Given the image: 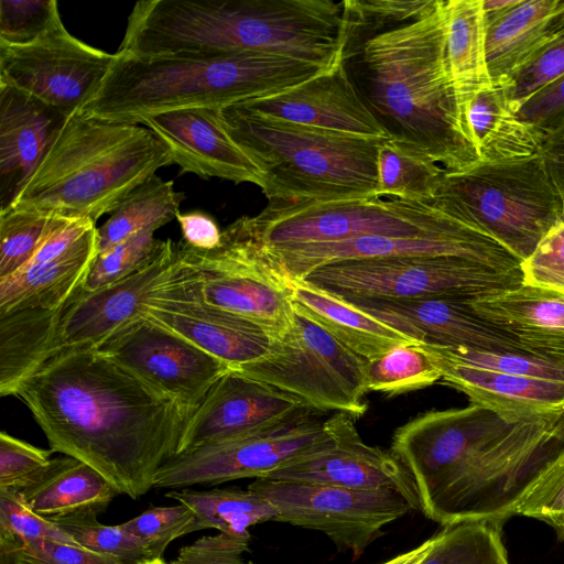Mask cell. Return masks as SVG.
Instances as JSON below:
<instances>
[{"label": "cell", "instance_id": "obj_1", "mask_svg": "<svg viewBox=\"0 0 564 564\" xmlns=\"http://www.w3.org/2000/svg\"><path fill=\"white\" fill-rule=\"evenodd\" d=\"M12 395L29 408L53 453L88 464L131 499L153 488L178 454L196 411L98 349L41 366Z\"/></svg>", "mask_w": 564, "mask_h": 564}, {"label": "cell", "instance_id": "obj_2", "mask_svg": "<svg viewBox=\"0 0 564 564\" xmlns=\"http://www.w3.org/2000/svg\"><path fill=\"white\" fill-rule=\"evenodd\" d=\"M340 62L390 139L447 172L480 161L448 64L444 0L416 19L378 30L345 20Z\"/></svg>", "mask_w": 564, "mask_h": 564}, {"label": "cell", "instance_id": "obj_3", "mask_svg": "<svg viewBox=\"0 0 564 564\" xmlns=\"http://www.w3.org/2000/svg\"><path fill=\"white\" fill-rule=\"evenodd\" d=\"M344 32V1L141 0L118 52L138 57L264 52L329 70L340 62Z\"/></svg>", "mask_w": 564, "mask_h": 564}, {"label": "cell", "instance_id": "obj_4", "mask_svg": "<svg viewBox=\"0 0 564 564\" xmlns=\"http://www.w3.org/2000/svg\"><path fill=\"white\" fill-rule=\"evenodd\" d=\"M323 72L318 65L264 52L147 57L118 53L99 89L79 112L139 124L166 111L221 109L275 95Z\"/></svg>", "mask_w": 564, "mask_h": 564}, {"label": "cell", "instance_id": "obj_5", "mask_svg": "<svg viewBox=\"0 0 564 564\" xmlns=\"http://www.w3.org/2000/svg\"><path fill=\"white\" fill-rule=\"evenodd\" d=\"M171 164V151L149 128L76 112L10 208L96 224Z\"/></svg>", "mask_w": 564, "mask_h": 564}, {"label": "cell", "instance_id": "obj_6", "mask_svg": "<svg viewBox=\"0 0 564 564\" xmlns=\"http://www.w3.org/2000/svg\"><path fill=\"white\" fill-rule=\"evenodd\" d=\"M220 116L232 139L263 171L261 189L269 200L378 196L377 158L383 139L293 124L237 105L221 108Z\"/></svg>", "mask_w": 564, "mask_h": 564}, {"label": "cell", "instance_id": "obj_7", "mask_svg": "<svg viewBox=\"0 0 564 564\" xmlns=\"http://www.w3.org/2000/svg\"><path fill=\"white\" fill-rule=\"evenodd\" d=\"M177 260L167 239L163 252L143 270L97 291L84 282L59 307L0 314V394L41 366L77 351L98 349L121 327L143 314L153 292Z\"/></svg>", "mask_w": 564, "mask_h": 564}, {"label": "cell", "instance_id": "obj_8", "mask_svg": "<svg viewBox=\"0 0 564 564\" xmlns=\"http://www.w3.org/2000/svg\"><path fill=\"white\" fill-rule=\"evenodd\" d=\"M430 204L488 234L520 261L564 215L563 197L541 153L445 171Z\"/></svg>", "mask_w": 564, "mask_h": 564}, {"label": "cell", "instance_id": "obj_9", "mask_svg": "<svg viewBox=\"0 0 564 564\" xmlns=\"http://www.w3.org/2000/svg\"><path fill=\"white\" fill-rule=\"evenodd\" d=\"M229 227L260 246L330 242L368 236L471 237L486 234L432 204L384 196L325 203L269 200L259 214L240 217Z\"/></svg>", "mask_w": 564, "mask_h": 564}, {"label": "cell", "instance_id": "obj_10", "mask_svg": "<svg viewBox=\"0 0 564 564\" xmlns=\"http://www.w3.org/2000/svg\"><path fill=\"white\" fill-rule=\"evenodd\" d=\"M167 283L199 303L231 312L262 325L279 337L292 325L293 281L259 253L225 231L209 251L183 241Z\"/></svg>", "mask_w": 564, "mask_h": 564}, {"label": "cell", "instance_id": "obj_11", "mask_svg": "<svg viewBox=\"0 0 564 564\" xmlns=\"http://www.w3.org/2000/svg\"><path fill=\"white\" fill-rule=\"evenodd\" d=\"M293 307L291 327L272 338L270 351L236 371L297 398L308 410L364 415L367 359Z\"/></svg>", "mask_w": 564, "mask_h": 564}, {"label": "cell", "instance_id": "obj_12", "mask_svg": "<svg viewBox=\"0 0 564 564\" xmlns=\"http://www.w3.org/2000/svg\"><path fill=\"white\" fill-rule=\"evenodd\" d=\"M303 280L341 299H480L522 285V273L460 257L406 256L334 262Z\"/></svg>", "mask_w": 564, "mask_h": 564}, {"label": "cell", "instance_id": "obj_13", "mask_svg": "<svg viewBox=\"0 0 564 564\" xmlns=\"http://www.w3.org/2000/svg\"><path fill=\"white\" fill-rule=\"evenodd\" d=\"M248 490L269 501L274 521L324 533L341 551L359 557L382 529L412 510L390 489L359 490L258 478Z\"/></svg>", "mask_w": 564, "mask_h": 564}, {"label": "cell", "instance_id": "obj_14", "mask_svg": "<svg viewBox=\"0 0 564 564\" xmlns=\"http://www.w3.org/2000/svg\"><path fill=\"white\" fill-rule=\"evenodd\" d=\"M334 441L328 422L308 409L269 430L221 443L204 445L169 459L153 488L217 485L242 478H265L272 471Z\"/></svg>", "mask_w": 564, "mask_h": 564}, {"label": "cell", "instance_id": "obj_15", "mask_svg": "<svg viewBox=\"0 0 564 564\" xmlns=\"http://www.w3.org/2000/svg\"><path fill=\"white\" fill-rule=\"evenodd\" d=\"M117 57V52L107 53L78 40L59 20L32 42L0 44V84L69 117L96 94Z\"/></svg>", "mask_w": 564, "mask_h": 564}, {"label": "cell", "instance_id": "obj_16", "mask_svg": "<svg viewBox=\"0 0 564 564\" xmlns=\"http://www.w3.org/2000/svg\"><path fill=\"white\" fill-rule=\"evenodd\" d=\"M228 230L291 280H303L312 271L334 262L389 257H460L502 271H518L521 263L487 234L471 237L368 236L330 242L260 246L245 239L229 226Z\"/></svg>", "mask_w": 564, "mask_h": 564}, {"label": "cell", "instance_id": "obj_17", "mask_svg": "<svg viewBox=\"0 0 564 564\" xmlns=\"http://www.w3.org/2000/svg\"><path fill=\"white\" fill-rule=\"evenodd\" d=\"M98 350L194 410L230 370L224 361L143 314L117 330Z\"/></svg>", "mask_w": 564, "mask_h": 564}, {"label": "cell", "instance_id": "obj_18", "mask_svg": "<svg viewBox=\"0 0 564 564\" xmlns=\"http://www.w3.org/2000/svg\"><path fill=\"white\" fill-rule=\"evenodd\" d=\"M327 420L334 432L332 444L292 460L265 478L359 490L390 489L400 494L412 510L422 512L415 484L392 453L366 444L352 416L337 412Z\"/></svg>", "mask_w": 564, "mask_h": 564}, {"label": "cell", "instance_id": "obj_19", "mask_svg": "<svg viewBox=\"0 0 564 564\" xmlns=\"http://www.w3.org/2000/svg\"><path fill=\"white\" fill-rule=\"evenodd\" d=\"M344 300L420 344L532 355L513 336L477 313L473 299Z\"/></svg>", "mask_w": 564, "mask_h": 564}, {"label": "cell", "instance_id": "obj_20", "mask_svg": "<svg viewBox=\"0 0 564 564\" xmlns=\"http://www.w3.org/2000/svg\"><path fill=\"white\" fill-rule=\"evenodd\" d=\"M305 409L297 398L230 369L192 415L178 454L269 430Z\"/></svg>", "mask_w": 564, "mask_h": 564}, {"label": "cell", "instance_id": "obj_21", "mask_svg": "<svg viewBox=\"0 0 564 564\" xmlns=\"http://www.w3.org/2000/svg\"><path fill=\"white\" fill-rule=\"evenodd\" d=\"M166 280L148 300L143 316L224 361L231 370L270 351L272 336L262 325L192 300Z\"/></svg>", "mask_w": 564, "mask_h": 564}, {"label": "cell", "instance_id": "obj_22", "mask_svg": "<svg viewBox=\"0 0 564 564\" xmlns=\"http://www.w3.org/2000/svg\"><path fill=\"white\" fill-rule=\"evenodd\" d=\"M171 151L181 172L218 177L234 183L264 185V173L232 139L218 108H186L158 113L140 121Z\"/></svg>", "mask_w": 564, "mask_h": 564}, {"label": "cell", "instance_id": "obj_23", "mask_svg": "<svg viewBox=\"0 0 564 564\" xmlns=\"http://www.w3.org/2000/svg\"><path fill=\"white\" fill-rule=\"evenodd\" d=\"M235 105L293 124L390 139L361 99L341 62L291 89Z\"/></svg>", "mask_w": 564, "mask_h": 564}, {"label": "cell", "instance_id": "obj_24", "mask_svg": "<svg viewBox=\"0 0 564 564\" xmlns=\"http://www.w3.org/2000/svg\"><path fill=\"white\" fill-rule=\"evenodd\" d=\"M67 118L55 107L0 84V212L11 207Z\"/></svg>", "mask_w": 564, "mask_h": 564}, {"label": "cell", "instance_id": "obj_25", "mask_svg": "<svg viewBox=\"0 0 564 564\" xmlns=\"http://www.w3.org/2000/svg\"><path fill=\"white\" fill-rule=\"evenodd\" d=\"M446 384L465 393L509 423L558 419L564 415V382L485 370L448 360L426 348Z\"/></svg>", "mask_w": 564, "mask_h": 564}, {"label": "cell", "instance_id": "obj_26", "mask_svg": "<svg viewBox=\"0 0 564 564\" xmlns=\"http://www.w3.org/2000/svg\"><path fill=\"white\" fill-rule=\"evenodd\" d=\"M486 24L489 77L501 86L564 31V0H519Z\"/></svg>", "mask_w": 564, "mask_h": 564}, {"label": "cell", "instance_id": "obj_27", "mask_svg": "<svg viewBox=\"0 0 564 564\" xmlns=\"http://www.w3.org/2000/svg\"><path fill=\"white\" fill-rule=\"evenodd\" d=\"M470 302L530 354L564 366V296L522 284Z\"/></svg>", "mask_w": 564, "mask_h": 564}, {"label": "cell", "instance_id": "obj_28", "mask_svg": "<svg viewBox=\"0 0 564 564\" xmlns=\"http://www.w3.org/2000/svg\"><path fill=\"white\" fill-rule=\"evenodd\" d=\"M98 253L97 226L65 254L31 263L0 280V314L55 310L80 285Z\"/></svg>", "mask_w": 564, "mask_h": 564}, {"label": "cell", "instance_id": "obj_29", "mask_svg": "<svg viewBox=\"0 0 564 564\" xmlns=\"http://www.w3.org/2000/svg\"><path fill=\"white\" fill-rule=\"evenodd\" d=\"M292 281L293 305L367 360L401 345L420 344L341 297L304 280Z\"/></svg>", "mask_w": 564, "mask_h": 564}, {"label": "cell", "instance_id": "obj_30", "mask_svg": "<svg viewBox=\"0 0 564 564\" xmlns=\"http://www.w3.org/2000/svg\"><path fill=\"white\" fill-rule=\"evenodd\" d=\"M19 491L29 507L43 517L88 509L101 512L119 495L100 473L67 455L51 459Z\"/></svg>", "mask_w": 564, "mask_h": 564}, {"label": "cell", "instance_id": "obj_31", "mask_svg": "<svg viewBox=\"0 0 564 564\" xmlns=\"http://www.w3.org/2000/svg\"><path fill=\"white\" fill-rule=\"evenodd\" d=\"M467 118L480 161H518L542 151L546 137L517 115L501 86L490 85L477 91Z\"/></svg>", "mask_w": 564, "mask_h": 564}, {"label": "cell", "instance_id": "obj_32", "mask_svg": "<svg viewBox=\"0 0 564 564\" xmlns=\"http://www.w3.org/2000/svg\"><path fill=\"white\" fill-rule=\"evenodd\" d=\"M447 58L467 115L473 97L491 84L486 62L482 0H444Z\"/></svg>", "mask_w": 564, "mask_h": 564}, {"label": "cell", "instance_id": "obj_33", "mask_svg": "<svg viewBox=\"0 0 564 564\" xmlns=\"http://www.w3.org/2000/svg\"><path fill=\"white\" fill-rule=\"evenodd\" d=\"M165 496L193 511L195 520L192 532L212 528L228 534L243 535L250 533V527L274 521L276 517L269 501L248 489H183L169 491Z\"/></svg>", "mask_w": 564, "mask_h": 564}, {"label": "cell", "instance_id": "obj_34", "mask_svg": "<svg viewBox=\"0 0 564 564\" xmlns=\"http://www.w3.org/2000/svg\"><path fill=\"white\" fill-rule=\"evenodd\" d=\"M173 184V181H164L154 174L132 191L97 228L98 252L135 234L154 232L176 218L184 195L176 192Z\"/></svg>", "mask_w": 564, "mask_h": 564}, {"label": "cell", "instance_id": "obj_35", "mask_svg": "<svg viewBox=\"0 0 564 564\" xmlns=\"http://www.w3.org/2000/svg\"><path fill=\"white\" fill-rule=\"evenodd\" d=\"M378 196L430 204L445 170L431 156L405 143L387 139L378 150Z\"/></svg>", "mask_w": 564, "mask_h": 564}, {"label": "cell", "instance_id": "obj_36", "mask_svg": "<svg viewBox=\"0 0 564 564\" xmlns=\"http://www.w3.org/2000/svg\"><path fill=\"white\" fill-rule=\"evenodd\" d=\"M364 378L367 392L395 397L427 388L441 380L442 376L420 344H410L368 359Z\"/></svg>", "mask_w": 564, "mask_h": 564}, {"label": "cell", "instance_id": "obj_37", "mask_svg": "<svg viewBox=\"0 0 564 564\" xmlns=\"http://www.w3.org/2000/svg\"><path fill=\"white\" fill-rule=\"evenodd\" d=\"M501 530L502 523L491 521L443 527L421 564H510Z\"/></svg>", "mask_w": 564, "mask_h": 564}, {"label": "cell", "instance_id": "obj_38", "mask_svg": "<svg viewBox=\"0 0 564 564\" xmlns=\"http://www.w3.org/2000/svg\"><path fill=\"white\" fill-rule=\"evenodd\" d=\"M66 219L34 210L0 212V280L26 267L47 236Z\"/></svg>", "mask_w": 564, "mask_h": 564}, {"label": "cell", "instance_id": "obj_39", "mask_svg": "<svg viewBox=\"0 0 564 564\" xmlns=\"http://www.w3.org/2000/svg\"><path fill=\"white\" fill-rule=\"evenodd\" d=\"M97 510L88 509L65 516L47 517L79 546L110 555L129 563L153 560L147 545L120 524L106 525L98 521Z\"/></svg>", "mask_w": 564, "mask_h": 564}, {"label": "cell", "instance_id": "obj_40", "mask_svg": "<svg viewBox=\"0 0 564 564\" xmlns=\"http://www.w3.org/2000/svg\"><path fill=\"white\" fill-rule=\"evenodd\" d=\"M166 242L156 239L153 231H143L98 252L84 280V290L97 291L138 273L158 259Z\"/></svg>", "mask_w": 564, "mask_h": 564}, {"label": "cell", "instance_id": "obj_41", "mask_svg": "<svg viewBox=\"0 0 564 564\" xmlns=\"http://www.w3.org/2000/svg\"><path fill=\"white\" fill-rule=\"evenodd\" d=\"M43 540L76 544L47 517L34 512L19 490L0 489V551Z\"/></svg>", "mask_w": 564, "mask_h": 564}, {"label": "cell", "instance_id": "obj_42", "mask_svg": "<svg viewBox=\"0 0 564 564\" xmlns=\"http://www.w3.org/2000/svg\"><path fill=\"white\" fill-rule=\"evenodd\" d=\"M424 348L458 364L509 375L564 382V366L538 356L475 350L421 344Z\"/></svg>", "mask_w": 564, "mask_h": 564}, {"label": "cell", "instance_id": "obj_43", "mask_svg": "<svg viewBox=\"0 0 564 564\" xmlns=\"http://www.w3.org/2000/svg\"><path fill=\"white\" fill-rule=\"evenodd\" d=\"M59 20L55 0H1L0 44L32 42Z\"/></svg>", "mask_w": 564, "mask_h": 564}, {"label": "cell", "instance_id": "obj_44", "mask_svg": "<svg viewBox=\"0 0 564 564\" xmlns=\"http://www.w3.org/2000/svg\"><path fill=\"white\" fill-rule=\"evenodd\" d=\"M194 520L193 511L178 503L172 507H152L120 525L142 541L152 557L158 558L173 540L192 532Z\"/></svg>", "mask_w": 564, "mask_h": 564}, {"label": "cell", "instance_id": "obj_45", "mask_svg": "<svg viewBox=\"0 0 564 564\" xmlns=\"http://www.w3.org/2000/svg\"><path fill=\"white\" fill-rule=\"evenodd\" d=\"M522 284L564 296V221L552 228L520 263Z\"/></svg>", "mask_w": 564, "mask_h": 564}, {"label": "cell", "instance_id": "obj_46", "mask_svg": "<svg viewBox=\"0 0 564 564\" xmlns=\"http://www.w3.org/2000/svg\"><path fill=\"white\" fill-rule=\"evenodd\" d=\"M564 75V31L501 87L514 109Z\"/></svg>", "mask_w": 564, "mask_h": 564}, {"label": "cell", "instance_id": "obj_47", "mask_svg": "<svg viewBox=\"0 0 564 564\" xmlns=\"http://www.w3.org/2000/svg\"><path fill=\"white\" fill-rule=\"evenodd\" d=\"M516 516L554 525L564 521V448L519 501Z\"/></svg>", "mask_w": 564, "mask_h": 564}, {"label": "cell", "instance_id": "obj_48", "mask_svg": "<svg viewBox=\"0 0 564 564\" xmlns=\"http://www.w3.org/2000/svg\"><path fill=\"white\" fill-rule=\"evenodd\" d=\"M96 553L77 544L36 541L0 551V564H144Z\"/></svg>", "mask_w": 564, "mask_h": 564}, {"label": "cell", "instance_id": "obj_49", "mask_svg": "<svg viewBox=\"0 0 564 564\" xmlns=\"http://www.w3.org/2000/svg\"><path fill=\"white\" fill-rule=\"evenodd\" d=\"M43 449L4 431L0 433V489H21L51 462Z\"/></svg>", "mask_w": 564, "mask_h": 564}, {"label": "cell", "instance_id": "obj_50", "mask_svg": "<svg viewBox=\"0 0 564 564\" xmlns=\"http://www.w3.org/2000/svg\"><path fill=\"white\" fill-rule=\"evenodd\" d=\"M251 534L234 535L219 532L203 536L182 547L170 564H242Z\"/></svg>", "mask_w": 564, "mask_h": 564}, {"label": "cell", "instance_id": "obj_51", "mask_svg": "<svg viewBox=\"0 0 564 564\" xmlns=\"http://www.w3.org/2000/svg\"><path fill=\"white\" fill-rule=\"evenodd\" d=\"M545 137L564 127V75L525 100L516 111Z\"/></svg>", "mask_w": 564, "mask_h": 564}, {"label": "cell", "instance_id": "obj_52", "mask_svg": "<svg viewBox=\"0 0 564 564\" xmlns=\"http://www.w3.org/2000/svg\"><path fill=\"white\" fill-rule=\"evenodd\" d=\"M176 220L181 227L182 241L187 246L204 251L220 246L223 231L209 215L203 212L178 213Z\"/></svg>", "mask_w": 564, "mask_h": 564}, {"label": "cell", "instance_id": "obj_53", "mask_svg": "<svg viewBox=\"0 0 564 564\" xmlns=\"http://www.w3.org/2000/svg\"><path fill=\"white\" fill-rule=\"evenodd\" d=\"M541 155L564 200V127L545 138Z\"/></svg>", "mask_w": 564, "mask_h": 564}, {"label": "cell", "instance_id": "obj_54", "mask_svg": "<svg viewBox=\"0 0 564 564\" xmlns=\"http://www.w3.org/2000/svg\"><path fill=\"white\" fill-rule=\"evenodd\" d=\"M436 542L435 534L417 545L416 547L397 555L382 564H421L433 550Z\"/></svg>", "mask_w": 564, "mask_h": 564}, {"label": "cell", "instance_id": "obj_55", "mask_svg": "<svg viewBox=\"0 0 564 564\" xmlns=\"http://www.w3.org/2000/svg\"><path fill=\"white\" fill-rule=\"evenodd\" d=\"M519 0H482L486 19L494 18L513 7Z\"/></svg>", "mask_w": 564, "mask_h": 564}, {"label": "cell", "instance_id": "obj_56", "mask_svg": "<svg viewBox=\"0 0 564 564\" xmlns=\"http://www.w3.org/2000/svg\"><path fill=\"white\" fill-rule=\"evenodd\" d=\"M553 528L556 530L557 535L564 541V521L554 524Z\"/></svg>", "mask_w": 564, "mask_h": 564}, {"label": "cell", "instance_id": "obj_57", "mask_svg": "<svg viewBox=\"0 0 564 564\" xmlns=\"http://www.w3.org/2000/svg\"><path fill=\"white\" fill-rule=\"evenodd\" d=\"M144 564H166L162 557L153 558L150 561H147Z\"/></svg>", "mask_w": 564, "mask_h": 564}, {"label": "cell", "instance_id": "obj_58", "mask_svg": "<svg viewBox=\"0 0 564 564\" xmlns=\"http://www.w3.org/2000/svg\"><path fill=\"white\" fill-rule=\"evenodd\" d=\"M247 564H256V563H253V562H248Z\"/></svg>", "mask_w": 564, "mask_h": 564}, {"label": "cell", "instance_id": "obj_59", "mask_svg": "<svg viewBox=\"0 0 564 564\" xmlns=\"http://www.w3.org/2000/svg\"><path fill=\"white\" fill-rule=\"evenodd\" d=\"M563 221H564V215H563Z\"/></svg>", "mask_w": 564, "mask_h": 564}]
</instances>
